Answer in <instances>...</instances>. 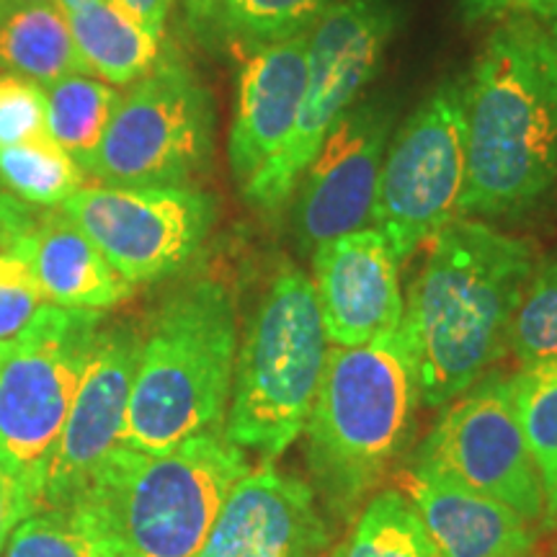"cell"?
Wrapping results in <instances>:
<instances>
[{
	"instance_id": "cell-5",
	"label": "cell",
	"mask_w": 557,
	"mask_h": 557,
	"mask_svg": "<svg viewBox=\"0 0 557 557\" xmlns=\"http://www.w3.org/2000/svg\"><path fill=\"white\" fill-rule=\"evenodd\" d=\"M238 338L235 297L218 278L171 292L143 333L124 447L165 451L225 429Z\"/></svg>"
},
{
	"instance_id": "cell-30",
	"label": "cell",
	"mask_w": 557,
	"mask_h": 557,
	"mask_svg": "<svg viewBox=\"0 0 557 557\" xmlns=\"http://www.w3.org/2000/svg\"><path fill=\"white\" fill-rule=\"evenodd\" d=\"M45 137H50L45 88L18 75L0 73V148Z\"/></svg>"
},
{
	"instance_id": "cell-32",
	"label": "cell",
	"mask_w": 557,
	"mask_h": 557,
	"mask_svg": "<svg viewBox=\"0 0 557 557\" xmlns=\"http://www.w3.org/2000/svg\"><path fill=\"white\" fill-rule=\"evenodd\" d=\"M459 13L468 24L487 18L532 16L549 26L557 18V0H459Z\"/></svg>"
},
{
	"instance_id": "cell-4",
	"label": "cell",
	"mask_w": 557,
	"mask_h": 557,
	"mask_svg": "<svg viewBox=\"0 0 557 557\" xmlns=\"http://www.w3.org/2000/svg\"><path fill=\"white\" fill-rule=\"evenodd\" d=\"M421 408L403 329L361 346H331L305 426V462L325 513L348 527L413 434Z\"/></svg>"
},
{
	"instance_id": "cell-12",
	"label": "cell",
	"mask_w": 557,
	"mask_h": 557,
	"mask_svg": "<svg viewBox=\"0 0 557 557\" xmlns=\"http://www.w3.org/2000/svg\"><path fill=\"white\" fill-rule=\"evenodd\" d=\"M62 212L132 287L178 274L218 222V199L197 186H83Z\"/></svg>"
},
{
	"instance_id": "cell-23",
	"label": "cell",
	"mask_w": 557,
	"mask_h": 557,
	"mask_svg": "<svg viewBox=\"0 0 557 557\" xmlns=\"http://www.w3.org/2000/svg\"><path fill=\"white\" fill-rule=\"evenodd\" d=\"M45 99L47 135L86 171L122 94L94 75L78 73L47 86Z\"/></svg>"
},
{
	"instance_id": "cell-7",
	"label": "cell",
	"mask_w": 557,
	"mask_h": 557,
	"mask_svg": "<svg viewBox=\"0 0 557 557\" xmlns=\"http://www.w3.org/2000/svg\"><path fill=\"white\" fill-rule=\"evenodd\" d=\"M400 24L395 0H338L310 29L308 88L284 148L240 186L256 212L274 218L292 201L315 152L377 78Z\"/></svg>"
},
{
	"instance_id": "cell-2",
	"label": "cell",
	"mask_w": 557,
	"mask_h": 557,
	"mask_svg": "<svg viewBox=\"0 0 557 557\" xmlns=\"http://www.w3.org/2000/svg\"><path fill=\"white\" fill-rule=\"evenodd\" d=\"M465 78L468 173L457 218H524L557 184V47L547 26L500 18Z\"/></svg>"
},
{
	"instance_id": "cell-29",
	"label": "cell",
	"mask_w": 557,
	"mask_h": 557,
	"mask_svg": "<svg viewBox=\"0 0 557 557\" xmlns=\"http://www.w3.org/2000/svg\"><path fill=\"white\" fill-rule=\"evenodd\" d=\"M45 305L47 297L26 256L16 248L0 250V344L18 336Z\"/></svg>"
},
{
	"instance_id": "cell-14",
	"label": "cell",
	"mask_w": 557,
	"mask_h": 557,
	"mask_svg": "<svg viewBox=\"0 0 557 557\" xmlns=\"http://www.w3.org/2000/svg\"><path fill=\"white\" fill-rule=\"evenodd\" d=\"M139 348L143 331L137 325L101 323L65 426L41 465V508H65L90 472L122 444Z\"/></svg>"
},
{
	"instance_id": "cell-36",
	"label": "cell",
	"mask_w": 557,
	"mask_h": 557,
	"mask_svg": "<svg viewBox=\"0 0 557 557\" xmlns=\"http://www.w3.org/2000/svg\"><path fill=\"white\" fill-rule=\"evenodd\" d=\"M54 3H58L65 13H70V11L83 9V5H88V3H96V0H54Z\"/></svg>"
},
{
	"instance_id": "cell-37",
	"label": "cell",
	"mask_w": 557,
	"mask_h": 557,
	"mask_svg": "<svg viewBox=\"0 0 557 557\" xmlns=\"http://www.w3.org/2000/svg\"><path fill=\"white\" fill-rule=\"evenodd\" d=\"M54 3V0H9V5H47Z\"/></svg>"
},
{
	"instance_id": "cell-11",
	"label": "cell",
	"mask_w": 557,
	"mask_h": 557,
	"mask_svg": "<svg viewBox=\"0 0 557 557\" xmlns=\"http://www.w3.org/2000/svg\"><path fill=\"white\" fill-rule=\"evenodd\" d=\"M410 470L498 500L540 527L545 483L521 431L506 374L487 372L447 403Z\"/></svg>"
},
{
	"instance_id": "cell-15",
	"label": "cell",
	"mask_w": 557,
	"mask_h": 557,
	"mask_svg": "<svg viewBox=\"0 0 557 557\" xmlns=\"http://www.w3.org/2000/svg\"><path fill=\"white\" fill-rule=\"evenodd\" d=\"M331 527L308 480L261 459L227 493L197 557H320Z\"/></svg>"
},
{
	"instance_id": "cell-33",
	"label": "cell",
	"mask_w": 557,
	"mask_h": 557,
	"mask_svg": "<svg viewBox=\"0 0 557 557\" xmlns=\"http://www.w3.org/2000/svg\"><path fill=\"white\" fill-rule=\"evenodd\" d=\"M39 209L41 207L26 205V201L16 199L11 191L3 189V184H0V250L11 248L13 243L29 233Z\"/></svg>"
},
{
	"instance_id": "cell-17",
	"label": "cell",
	"mask_w": 557,
	"mask_h": 557,
	"mask_svg": "<svg viewBox=\"0 0 557 557\" xmlns=\"http://www.w3.org/2000/svg\"><path fill=\"white\" fill-rule=\"evenodd\" d=\"M308 39L297 34L243 60L227 160L240 186L284 148L308 88Z\"/></svg>"
},
{
	"instance_id": "cell-3",
	"label": "cell",
	"mask_w": 557,
	"mask_h": 557,
	"mask_svg": "<svg viewBox=\"0 0 557 557\" xmlns=\"http://www.w3.org/2000/svg\"><path fill=\"white\" fill-rule=\"evenodd\" d=\"M246 449L207 431L165 451L114 447L65 506L94 557H197Z\"/></svg>"
},
{
	"instance_id": "cell-22",
	"label": "cell",
	"mask_w": 557,
	"mask_h": 557,
	"mask_svg": "<svg viewBox=\"0 0 557 557\" xmlns=\"http://www.w3.org/2000/svg\"><path fill=\"white\" fill-rule=\"evenodd\" d=\"M67 21L88 75L109 86H132L160 60V41L114 0H96L70 11Z\"/></svg>"
},
{
	"instance_id": "cell-1",
	"label": "cell",
	"mask_w": 557,
	"mask_h": 557,
	"mask_svg": "<svg viewBox=\"0 0 557 557\" xmlns=\"http://www.w3.org/2000/svg\"><path fill=\"white\" fill-rule=\"evenodd\" d=\"M537 256L532 240L468 218L451 220L426 243L400 323L421 406L444 408L508 354Z\"/></svg>"
},
{
	"instance_id": "cell-13",
	"label": "cell",
	"mask_w": 557,
	"mask_h": 557,
	"mask_svg": "<svg viewBox=\"0 0 557 557\" xmlns=\"http://www.w3.org/2000/svg\"><path fill=\"white\" fill-rule=\"evenodd\" d=\"M395 101L359 99L323 139L292 194V235L299 253L372 225L382 163L395 132Z\"/></svg>"
},
{
	"instance_id": "cell-24",
	"label": "cell",
	"mask_w": 557,
	"mask_h": 557,
	"mask_svg": "<svg viewBox=\"0 0 557 557\" xmlns=\"http://www.w3.org/2000/svg\"><path fill=\"white\" fill-rule=\"evenodd\" d=\"M329 557H436L413 504L398 487L377 491Z\"/></svg>"
},
{
	"instance_id": "cell-25",
	"label": "cell",
	"mask_w": 557,
	"mask_h": 557,
	"mask_svg": "<svg viewBox=\"0 0 557 557\" xmlns=\"http://www.w3.org/2000/svg\"><path fill=\"white\" fill-rule=\"evenodd\" d=\"M0 184L34 207H60L86 186V171L50 137L0 148Z\"/></svg>"
},
{
	"instance_id": "cell-20",
	"label": "cell",
	"mask_w": 557,
	"mask_h": 557,
	"mask_svg": "<svg viewBox=\"0 0 557 557\" xmlns=\"http://www.w3.org/2000/svg\"><path fill=\"white\" fill-rule=\"evenodd\" d=\"M338 0H181L189 32L209 50L243 58L310 32Z\"/></svg>"
},
{
	"instance_id": "cell-34",
	"label": "cell",
	"mask_w": 557,
	"mask_h": 557,
	"mask_svg": "<svg viewBox=\"0 0 557 557\" xmlns=\"http://www.w3.org/2000/svg\"><path fill=\"white\" fill-rule=\"evenodd\" d=\"M120 9L137 21L145 32L158 41L163 39L165 24H169L173 0H114Z\"/></svg>"
},
{
	"instance_id": "cell-41",
	"label": "cell",
	"mask_w": 557,
	"mask_h": 557,
	"mask_svg": "<svg viewBox=\"0 0 557 557\" xmlns=\"http://www.w3.org/2000/svg\"><path fill=\"white\" fill-rule=\"evenodd\" d=\"M555 186H557V184H555Z\"/></svg>"
},
{
	"instance_id": "cell-28",
	"label": "cell",
	"mask_w": 557,
	"mask_h": 557,
	"mask_svg": "<svg viewBox=\"0 0 557 557\" xmlns=\"http://www.w3.org/2000/svg\"><path fill=\"white\" fill-rule=\"evenodd\" d=\"M3 557H94L65 508H39L13 529Z\"/></svg>"
},
{
	"instance_id": "cell-21",
	"label": "cell",
	"mask_w": 557,
	"mask_h": 557,
	"mask_svg": "<svg viewBox=\"0 0 557 557\" xmlns=\"http://www.w3.org/2000/svg\"><path fill=\"white\" fill-rule=\"evenodd\" d=\"M0 70L41 88L67 75H88L58 3L9 5L0 18Z\"/></svg>"
},
{
	"instance_id": "cell-27",
	"label": "cell",
	"mask_w": 557,
	"mask_h": 557,
	"mask_svg": "<svg viewBox=\"0 0 557 557\" xmlns=\"http://www.w3.org/2000/svg\"><path fill=\"white\" fill-rule=\"evenodd\" d=\"M529 451L537 462L542 483L557 470V361L519 367L508 377Z\"/></svg>"
},
{
	"instance_id": "cell-6",
	"label": "cell",
	"mask_w": 557,
	"mask_h": 557,
	"mask_svg": "<svg viewBox=\"0 0 557 557\" xmlns=\"http://www.w3.org/2000/svg\"><path fill=\"white\" fill-rule=\"evenodd\" d=\"M329 351L312 278L282 263L238 338L225 416L230 442L261 459L287 451L308 426Z\"/></svg>"
},
{
	"instance_id": "cell-10",
	"label": "cell",
	"mask_w": 557,
	"mask_h": 557,
	"mask_svg": "<svg viewBox=\"0 0 557 557\" xmlns=\"http://www.w3.org/2000/svg\"><path fill=\"white\" fill-rule=\"evenodd\" d=\"M101 323L99 310L47 302L18 336L0 344V455L32 478L37 493Z\"/></svg>"
},
{
	"instance_id": "cell-9",
	"label": "cell",
	"mask_w": 557,
	"mask_h": 557,
	"mask_svg": "<svg viewBox=\"0 0 557 557\" xmlns=\"http://www.w3.org/2000/svg\"><path fill=\"white\" fill-rule=\"evenodd\" d=\"M468 173V78L451 75L393 132L372 225L406 261L451 220Z\"/></svg>"
},
{
	"instance_id": "cell-38",
	"label": "cell",
	"mask_w": 557,
	"mask_h": 557,
	"mask_svg": "<svg viewBox=\"0 0 557 557\" xmlns=\"http://www.w3.org/2000/svg\"><path fill=\"white\" fill-rule=\"evenodd\" d=\"M547 32H549V37H553V41H555V47H557V18L553 21V24L547 26Z\"/></svg>"
},
{
	"instance_id": "cell-35",
	"label": "cell",
	"mask_w": 557,
	"mask_h": 557,
	"mask_svg": "<svg viewBox=\"0 0 557 557\" xmlns=\"http://www.w3.org/2000/svg\"><path fill=\"white\" fill-rule=\"evenodd\" d=\"M557 532V470L545 480V511L540 519V534Z\"/></svg>"
},
{
	"instance_id": "cell-39",
	"label": "cell",
	"mask_w": 557,
	"mask_h": 557,
	"mask_svg": "<svg viewBox=\"0 0 557 557\" xmlns=\"http://www.w3.org/2000/svg\"><path fill=\"white\" fill-rule=\"evenodd\" d=\"M5 11H9V0H0V18H3Z\"/></svg>"
},
{
	"instance_id": "cell-26",
	"label": "cell",
	"mask_w": 557,
	"mask_h": 557,
	"mask_svg": "<svg viewBox=\"0 0 557 557\" xmlns=\"http://www.w3.org/2000/svg\"><path fill=\"white\" fill-rule=\"evenodd\" d=\"M519 367L557 361V248L537 256L508 333Z\"/></svg>"
},
{
	"instance_id": "cell-31",
	"label": "cell",
	"mask_w": 557,
	"mask_h": 557,
	"mask_svg": "<svg viewBox=\"0 0 557 557\" xmlns=\"http://www.w3.org/2000/svg\"><path fill=\"white\" fill-rule=\"evenodd\" d=\"M39 508V493L32 478L16 462L0 455V555L13 529Z\"/></svg>"
},
{
	"instance_id": "cell-16",
	"label": "cell",
	"mask_w": 557,
	"mask_h": 557,
	"mask_svg": "<svg viewBox=\"0 0 557 557\" xmlns=\"http://www.w3.org/2000/svg\"><path fill=\"white\" fill-rule=\"evenodd\" d=\"M312 287L331 346H361L400 329V263L377 227H361L312 250Z\"/></svg>"
},
{
	"instance_id": "cell-19",
	"label": "cell",
	"mask_w": 557,
	"mask_h": 557,
	"mask_svg": "<svg viewBox=\"0 0 557 557\" xmlns=\"http://www.w3.org/2000/svg\"><path fill=\"white\" fill-rule=\"evenodd\" d=\"M11 248L26 256L47 302L58 308L103 312L135 292L62 207H41L29 233Z\"/></svg>"
},
{
	"instance_id": "cell-40",
	"label": "cell",
	"mask_w": 557,
	"mask_h": 557,
	"mask_svg": "<svg viewBox=\"0 0 557 557\" xmlns=\"http://www.w3.org/2000/svg\"><path fill=\"white\" fill-rule=\"evenodd\" d=\"M521 557H540L537 553H529V555H521Z\"/></svg>"
},
{
	"instance_id": "cell-18",
	"label": "cell",
	"mask_w": 557,
	"mask_h": 557,
	"mask_svg": "<svg viewBox=\"0 0 557 557\" xmlns=\"http://www.w3.org/2000/svg\"><path fill=\"white\" fill-rule=\"evenodd\" d=\"M403 493L413 504L436 557H521L537 547V524L449 480L408 470Z\"/></svg>"
},
{
	"instance_id": "cell-8",
	"label": "cell",
	"mask_w": 557,
	"mask_h": 557,
	"mask_svg": "<svg viewBox=\"0 0 557 557\" xmlns=\"http://www.w3.org/2000/svg\"><path fill=\"white\" fill-rule=\"evenodd\" d=\"M218 107L194 70L160 58L122 94L86 176L103 186H194L214 158Z\"/></svg>"
}]
</instances>
